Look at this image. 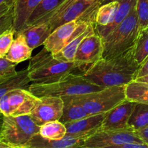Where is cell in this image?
Segmentation results:
<instances>
[{
	"label": "cell",
	"mask_w": 148,
	"mask_h": 148,
	"mask_svg": "<svg viewBox=\"0 0 148 148\" xmlns=\"http://www.w3.org/2000/svg\"><path fill=\"white\" fill-rule=\"evenodd\" d=\"M147 85H148V84H147Z\"/></svg>",
	"instance_id": "obj_44"
},
{
	"label": "cell",
	"mask_w": 148,
	"mask_h": 148,
	"mask_svg": "<svg viewBox=\"0 0 148 148\" xmlns=\"http://www.w3.org/2000/svg\"><path fill=\"white\" fill-rule=\"evenodd\" d=\"M2 116H3V115H2V114H1V111H0V118H1Z\"/></svg>",
	"instance_id": "obj_43"
},
{
	"label": "cell",
	"mask_w": 148,
	"mask_h": 148,
	"mask_svg": "<svg viewBox=\"0 0 148 148\" xmlns=\"http://www.w3.org/2000/svg\"><path fill=\"white\" fill-rule=\"evenodd\" d=\"M93 133L69 135L66 134L61 140H49L38 133L22 148H72L82 145L85 140Z\"/></svg>",
	"instance_id": "obj_12"
},
{
	"label": "cell",
	"mask_w": 148,
	"mask_h": 148,
	"mask_svg": "<svg viewBox=\"0 0 148 148\" xmlns=\"http://www.w3.org/2000/svg\"><path fill=\"white\" fill-rule=\"evenodd\" d=\"M136 103L125 99L106 114L101 130H124L129 128L128 121Z\"/></svg>",
	"instance_id": "obj_13"
},
{
	"label": "cell",
	"mask_w": 148,
	"mask_h": 148,
	"mask_svg": "<svg viewBox=\"0 0 148 148\" xmlns=\"http://www.w3.org/2000/svg\"><path fill=\"white\" fill-rule=\"evenodd\" d=\"M136 80L139 81V82H143V83L148 84V75H147V76H145V77H143L139 78V79H136Z\"/></svg>",
	"instance_id": "obj_37"
},
{
	"label": "cell",
	"mask_w": 148,
	"mask_h": 148,
	"mask_svg": "<svg viewBox=\"0 0 148 148\" xmlns=\"http://www.w3.org/2000/svg\"><path fill=\"white\" fill-rule=\"evenodd\" d=\"M103 42L96 31L87 36L77 49L74 62L79 67L88 66L103 59Z\"/></svg>",
	"instance_id": "obj_11"
},
{
	"label": "cell",
	"mask_w": 148,
	"mask_h": 148,
	"mask_svg": "<svg viewBox=\"0 0 148 148\" xmlns=\"http://www.w3.org/2000/svg\"><path fill=\"white\" fill-rule=\"evenodd\" d=\"M15 36L16 37L14 38L5 58L12 63L17 64L31 59L33 49L28 46L23 34L17 33Z\"/></svg>",
	"instance_id": "obj_18"
},
{
	"label": "cell",
	"mask_w": 148,
	"mask_h": 148,
	"mask_svg": "<svg viewBox=\"0 0 148 148\" xmlns=\"http://www.w3.org/2000/svg\"><path fill=\"white\" fill-rule=\"evenodd\" d=\"M39 131L40 126L30 115L3 116L0 140L14 148H22Z\"/></svg>",
	"instance_id": "obj_6"
},
{
	"label": "cell",
	"mask_w": 148,
	"mask_h": 148,
	"mask_svg": "<svg viewBox=\"0 0 148 148\" xmlns=\"http://www.w3.org/2000/svg\"><path fill=\"white\" fill-rule=\"evenodd\" d=\"M38 134L49 140H61L66 134V129L60 121H50L40 126Z\"/></svg>",
	"instance_id": "obj_27"
},
{
	"label": "cell",
	"mask_w": 148,
	"mask_h": 148,
	"mask_svg": "<svg viewBox=\"0 0 148 148\" xmlns=\"http://www.w3.org/2000/svg\"><path fill=\"white\" fill-rule=\"evenodd\" d=\"M2 120H3V116L1 118H0V130H1V125H2Z\"/></svg>",
	"instance_id": "obj_40"
},
{
	"label": "cell",
	"mask_w": 148,
	"mask_h": 148,
	"mask_svg": "<svg viewBox=\"0 0 148 148\" xmlns=\"http://www.w3.org/2000/svg\"><path fill=\"white\" fill-rule=\"evenodd\" d=\"M139 31L138 20L134 7L121 24L103 39V59H111L132 48Z\"/></svg>",
	"instance_id": "obj_5"
},
{
	"label": "cell",
	"mask_w": 148,
	"mask_h": 148,
	"mask_svg": "<svg viewBox=\"0 0 148 148\" xmlns=\"http://www.w3.org/2000/svg\"><path fill=\"white\" fill-rule=\"evenodd\" d=\"M147 75H148V56L147 59L140 65V67H139L138 71H137L136 79L145 77Z\"/></svg>",
	"instance_id": "obj_33"
},
{
	"label": "cell",
	"mask_w": 148,
	"mask_h": 148,
	"mask_svg": "<svg viewBox=\"0 0 148 148\" xmlns=\"http://www.w3.org/2000/svg\"><path fill=\"white\" fill-rule=\"evenodd\" d=\"M15 31L14 28L7 30L0 36V57L5 58L14 40Z\"/></svg>",
	"instance_id": "obj_30"
},
{
	"label": "cell",
	"mask_w": 148,
	"mask_h": 148,
	"mask_svg": "<svg viewBox=\"0 0 148 148\" xmlns=\"http://www.w3.org/2000/svg\"><path fill=\"white\" fill-rule=\"evenodd\" d=\"M135 9L140 30L148 27V0H137Z\"/></svg>",
	"instance_id": "obj_28"
},
{
	"label": "cell",
	"mask_w": 148,
	"mask_h": 148,
	"mask_svg": "<svg viewBox=\"0 0 148 148\" xmlns=\"http://www.w3.org/2000/svg\"><path fill=\"white\" fill-rule=\"evenodd\" d=\"M92 23L93 22L77 20L65 23L51 32L43 43V46L46 50L54 54L77 34L86 30Z\"/></svg>",
	"instance_id": "obj_9"
},
{
	"label": "cell",
	"mask_w": 148,
	"mask_h": 148,
	"mask_svg": "<svg viewBox=\"0 0 148 148\" xmlns=\"http://www.w3.org/2000/svg\"><path fill=\"white\" fill-rule=\"evenodd\" d=\"M72 148H88V147H85L84 146L80 145V146H77V147H72Z\"/></svg>",
	"instance_id": "obj_41"
},
{
	"label": "cell",
	"mask_w": 148,
	"mask_h": 148,
	"mask_svg": "<svg viewBox=\"0 0 148 148\" xmlns=\"http://www.w3.org/2000/svg\"><path fill=\"white\" fill-rule=\"evenodd\" d=\"M106 114H95L77 121L64 124L66 129V134L77 135V134L94 133L101 128Z\"/></svg>",
	"instance_id": "obj_14"
},
{
	"label": "cell",
	"mask_w": 148,
	"mask_h": 148,
	"mask_svg": "<svg viewBox=\"0 0 148 148\" xmlns=\"http://www.w3.org/2000/svg\"><path fill=\"white\" fill-rule=\"evenodd\" d=\"M136 132L140 138L143 141V143L148 145V126L143 127Z\"/></svg>",
	"instance_id": "obj_34"
},
{
	"label": "cell",
	"mask_w": 148,
	"mask_h": 148,
	"mask_svg": "<svg viewBox=\"0 0 148 148\" xmlns=\"http://www.w3.org/2000/svg\"><path fill=\"white\" fill-rule=\"evenodd\" d=\"M18 33L23 34L28 46L32 49H35L43 45L51 33V30L49 25L47 23H44L25 28Z\"/></svg>",
	"instance_id": "obj_19"
},
{
	"label": "cell",
	"mask_w": 148,
	"mask_h": 148,
	"mask_svg": "<svg viewBox=\"0 0 148 148\" xmlns=\"http://www.w3.org/2000/svg\"><path fill=\"white\" fill-rule=\"evenodd\" d=\"M118 1L119 7L112 23L106 26H95V31L102 39L106 38L121 24L137 4V0H119Z\"/></svg>",
	"instance_id": "obj_17"
},
{
	"label": "cell",
	"mask_w": 148,
	"mask_h": 148,
	"mask_svg": "<svg viewBox=\"0 0 148 148\" xmlns=\"http://www.w3.org/2000/svg\"><path fill=\"white\" fill-rule=\"evenodd\" d=\"M95 31V24L90 23L88 28L77 34L72 40H69L59 52L53 54L57 60L64 62H74L77 49L82 40L88 36Z\"/></svg>",
	"instance_id": "obj_15"
},
{
	"label": "cell",
	"mask_w": 148,
	"mask_h": 148,
	"mask_svg": "<svg viewBox=\"0 0 148 148\" xmlns=\"http://www.w3.org/2000/svg\"><path fill=\"white\" fill-rule=\"evenodd\" d=\"M126 99L136 103L148 104V85L134 80L125 86Z\"/></svg>",
	"instance_id": "obj_23"
},
{
	"label": "cell",
	"mask_w": 148,
	"mask_h": 148,
	"mask_svg": "<svg viewBox=\"0 0 148 148\" xmlns=\"http://www.w3.org/2000/svg\"><path fill=\"white\" fill-rule=\"evenodd\" d=\"M133 52L136 62L141 64L148 56V27L139 31L133 46Z\"/></svg>",
	"instance_id": "obj_26"
},
{
	"label": "cell",
	"mask_w": 148,
	"mask_h": 148,
	"mask_svg": "<svg viewBox=\"0 0 148 148\" xmlns=\"http://www.w3.org/2000/svg\"><path fill=\"white\" fill-rule=\"evenodd\" d=\"M104 148H148V145L145 144V143H128L117 145L110 146V147H106Z\"/></svg>",
	"instance_id": "obj_32"
},
{
	"label": "cell",
	"mask_w": 148,
	"mask_h": 148,
	"mask_svg": "<svg viewBox=\"0 0 148 148\" xmlns=\"http://www.w3.org/2000/svg\"><path fill=\"white\" fill-rule=\"evenodd\" d=\"M0 148H14V147H12V146L9 145L8 144H7V143H4V142L0 140Z\"/></svg>",
	"instance_id": "obj_38"
},
{
	"label": "cell",
	"mask_w": 148,
	"mask_h": 148,
	"mask_svg": "<svg viewBox=\"0 0 148 148\" xmlns=\"http://www.w3.org/2000/svg\"><path fill=\"white\" fill-rule=\"evenodd\" d=\"M118 1H119V0H101V1H100V4H101V5H103V4H108V3Z\"/></svg>",
	"instance_id": "obj_39"
},
{
	"label": "cell",
	"mask_w": 148,
	"mask_h": 148,
	"mask_svg": "<svg viewBox=\"0 0 148 148\" xmlns=\"http://www.w3.org/2000/svg\"><path fill=\"white\" fill-rule=\"evenodd\" d=\"M40 1L41 0H14L13 28L15 35L25 28L30 14Z\"/></svg>",
	"instance_id": "obj_16"
},
{
	"label": "cell",
	"mask_w": 148,
	"mask_h": 148,
	"mask_svg": "<svg viewBox=\"0 0 148 148\" xmlns=\"http://www.w3.org/2000/svg\"><path fill=\"white\" fill-rule=\"evenodd\" d=\"M64 102L63 112L59 121L64 124L89 116L85 108L75 100L74 96L62 98Z\"/></svg>",
	"instance_id": "obj_20"
},
{
	"label": "cell",
	"mask_w": 148,
	"mask_h": 148,
	"mask_svg": "<svg viewBox=\"0 0 148 148\" xmlns=\"http://www.w3.org/2000/svg\"><path fill=\"white\" fill-rule=\"evenodd\" d=\"M14 0H0V5L3 4H7L8 5L13 6L14 7Z\"/></svg>",
	"instance_id": "obj_36"
},
{
	"label": "cell",
	"mask_w": 148,
	"mask_h": 148,
	"mask_svg": "<svg viewBox=\"0 0 148 148\" xmlns=\"http://www.w3.org/2000/svg\"><path fill=\"white\" fill-rule=\"evenodd\" d=\"M27 69L33 83H50L80 67L75 62L57 60L53 57V53L43 48L31 57Z\"/></svg>",
	"instance_id": "obj_3"
},
{
	"label": "cell",
	"mask_w": 148,
	"mask_h": 148,
	"mask_svg": "<svg viewBox=\"0 0 148 148\" xmlns=\"http://www.w3.org/2000/svg\"><path fill=\"white\" fill-rule=\"evenodd\" d=\"M30 82L31 81L29 77L27 69L19 71L14 76L0 84V100L4 95L14 90H28L27 86Z\"/></svg>",
	"instance_id": "obj_22"
},
{
	"label": "cell",
	"mask_w": 148,
	"mask_h": 148,
	"mask_svg": "<svg viewBox=\"0 0 148 148\" xmlns=\"http://www.w3.org/2000/svg\"><path fill=\"white\" fill-rule=\"evenodd\" d=\"M128 143H144L137 132L130 127L124 130L98 129L85 140L82 146L88 148H104Z\"/></svg>",
	"instance_id": "obj_8"
},
{
	"label": "cell",
	"mask_w": 148,
	"mask_h": 148,
	"mask_svg": "<svg viewBox=\"0 0 148 148\" xmlns=\"http://www.w3.org/2000/svg\"><path fill=\"white\" fill-rule=\"evenodd\" d=\"M103 89L82 75L67 74L56 82L50 83H32L28 90L38 98L58 97L83 95Z\"/></svg>",
	"instance_id": "obj_2"
},
{
	"label": "cell",
	"mask_w": 148,
	"mask_h": 148,
	"mask_svg": "<svg viewBox=\"0 0 148 148\" xmlns=\"http://www.w3.org/2000/svg\"><path fill=\"white\" fill-rule=\"evenodd\" d=\"M12 7L13 6L8 5L7 4H3L1 5H0V17L4 15V14H6Z\"/></svg>",
	"instance_id": "obj_35"
},
{
	"label": "cell",
	"mask_w": 148,
	"mask_h": 148,
	"mask_svg": "<svg viewBox=\"0 0 148 148\" xmlns=\"http://www.w3.org/2000/svg\"><path fill=\"white\" fill-rule=\"evenodd\" d=\"M64 1L65 0H41L30 14L25 28L38 24L44 17L49 15Z\"/></svg>",
	"instance_id": "obj_21"
},
{
	"label": "cell",
	"mask_w": 148,
	"mask_h": 148,
	"mask_svg": "<svg viewBox=\"0 0 148 148\" xmlns=\"http://www.w3.org/2000/svg\"><path fill=\"white\" fill-rule=\"evenodd\" d=\"M13 7L0 17V36L7 30L13 28V23H14Z\"/></svg>",
	"instance_id": "obj_31"
},
{
	"label": "cell",
	"mask_w": 148,
	"mask_h": 148,
	"mask_svg": "<svg viewBox=\"0 0 148 148\" xmlns=\"http://www.w3.org/2000/svg\"><path fill=\"white\" fill-rule=\"evenodd\" d=\"M148 126V104L136 103L128 121V127L134 131Z\"/></svg>",
	"instance_id": "obj_24"
},
{
	"label": "cell",
	"mask_w": 148,
	"mask_h": 148,
	"mask_svg": "<svg viewBox=\"0 0 148 148\" xmlns=\"http://www.w3.org/2000/svg\"><path fill=\"white\" fill-rule=\"evenodd\" d=\"M139 67L132 47L115 57L102 59L90 65L82 75L103 88L121 86L136 80Z\"/></svg>",
	"instance_id": "obj_1"
},
{
	"label": "cell",
	"mask_w": 148,
	"mask_h": 148,
	"mask_svg": "<svg viewBox=\"0 0 148 148\" xmlns=\"http://www.w3.org/2000/svg\"><path fill=\"white\" fill-rule=\"evenodd\" d=\"M119 7V1H113L100 6L95 17V26H106L112 23Z\"/></svg>",
	"instance_id": "obj_25"
},
{
	"label": "cell",
	"mask_w": 148,
	"mask_h": 148,
	"mask_svg": "<svg viewBox=\"0 0 148 148\" xmlns=\"http://www.w3.org/2000/svg\"><path fill=\"white\" fill-rule=\"evenodd\" d=\"M63 108L64 102L62 98L41 97L38 98L30 116L35 123L40 127L47 122L59 121L63 112Z\"/></svg>",
	"instance_id": "obj_10"
},
{
	"label": "cell",
	"mask_w": 148,
	"mask_h": 148,
	"mask_svg": "<svg viewBox=\"0 0 148 148\" xmlns=\"http://www.w3.org/2000/svg\"><path fill=\"white\" fill-rule=\"evenodd\" d=\"M16 64L6 58L0 57V84L14 76L17 72L16 71Z\"/></svg>",
	"instance_id": "obj_29"
},
{
	"label": "cell",
	"mask_w": 148,
	"mask_h": 148,
	"mask_svg": "<svg viewBox=\"0 0 148 148\" xmlns=\"http://www.w3.org/2000/svg\"><path fill=\"white\" fill-rule=\"evenodd\" d=\"M87 1H101V0H87Z\"/></svg>",
	"instance_id": "obj_42"
},
{
	"label": "cell",
	"mask_w": 148,
	"mask_h": 148,
	"mask_svg": "<svg viewBox=\"0 0 148 148\" xmlns=\"http://www.w3.org/2000/svg\"><path fill=\"white\" fill-rule=\"evenodd\" d=\"M100 6V1L65 0L39 23H47L51 32L59 26L74 20H85L95 24L96 13Z\"/></svg>",
	"instance_id": "obj_4"
},
{
	"label": "cell",
	"mask_w": 148,
	"mask_h": 148,
	"mask_svg": "<svg viewBox=\"0 0 148 148\" xmlns=\"http://www.w3.org/2000/svg\"><path fill=\"white\" fill-rule=\"evenodd\" d=\"M125 86L108 87L74 98L90 116L106 114L126 99Z\"/></svg>",
	"instance_id": "obj_7"
}]
</instances>
